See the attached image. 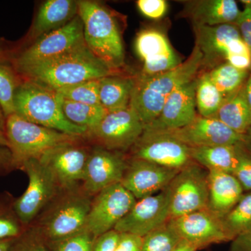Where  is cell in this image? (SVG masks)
Segmentation results:
<instances>
[{"mask_svg":"<svg viewBox=\"0 0 251 251\" xmlns=\"http://www.w3.org/2000/svg\"><path fill=\"white\" fill-rule=\"evenodd\" d=\"M208 171L195 161L180 170L169 184L171 219L206 209Z\"/></svg>","mask_w":251,"mask_h":251,"instance_id":"30bf717a","label":"cell"},{"mask_svg":"<svg viewBox=\"0 0 251 251\" xmlns=\"http://www.w3.org/2000/svg\"><path fill=\"white\" fill-rule=\"evenodd\" d=\"M164 133L175 137L188 148L247 143L246 135L236 133L217 119L201 115H197L191 123L183 128Z\"/></svg>","mask_w":251,"mask_h":251,"instance_id":"ffe728a7","label":"cell"},{"mask_svg":"<svg viewBox=\"0 0 251 251\" xmlns=\"http://www.w3.org/2000/svg\"><path fill=\"white\" fill-rule=\"evenodd\" d=\"M6 117L4 115L1 106H0V131L5 133V128H6Z\"/></svg>","mask_w":251,"mask_h":251,"instance_id":"c3c4849f","label":"cell"},{"mask_svg":"<svg viewBox=\"0 0 251 251\" xmlns=\"http://www.w3.org/2000/svg\"><path fill=\"white\" fill-rule=\"evenodd\" d=\"M16 70L26 80L54 90L118 74L97 58L85 41L57 57L18 68Z\"/></svg>","mask_w":251,"mask_h":251,"instance_id":"6da1fadb","label":"cell"},{"mask_svg":"<svg viewBox=\"0 0 251 251\" xmlns=\"http://www.w3.org/2000/svg\"><path fill=\"white\" fill-rule=\"evenodd\" d=\"M244 92L245 98L251 108V74L248 77L247 82L244 84Z\"/></svg>","mask_w":251,"mask_h":251,"instance_id":"f6af8a7d","label":"cell"},{"mask_svg":"<svg viewBox=\"0 0 251 251\" xmlns=\"http://www.w3.org/2000/svg\"><path fill=\"white\" fill-rule=\"evenodd\" d=\"M143 237L134 234L120 233L115 251H140Z\"/></svg>","mask_w":251,"mask_h":251,"instance_id":"b9f144b4","label":"cell"},{"mask_svg":"<svg viewBox=\"0 0 251 251\" xmlns=\"http://www.w3.org/2000/svg\"><path fill=\"white\" fill-rule=\"evenodd\" d=\"M144 131V125L130 105L106 115L93 129L87 131L95 145L112 151H127L133 148Z\"/></svg>","mask_w":251,"mask_h":251,"instance_id":"9c48e42d","label":"cell"},{"mask_svg":"<svg viewBox=\"0 0 251 251\" xmlns=\"http://www.w3.org/2000/svg\"><path fill=\"white\" fill-rule=\"evenodd\" d=\"M96 239L85 228L70 237L46 244L49 251H92Z\"/></svg>","mask_w":251,"mask_h":251,"instance_id":"d590c367","label":"cell"},{"mask_svg":"<svg viewBox=\"0 0 251 251\" xmlns=\"http://www.w3.org/2000/svg\"><path fill=\"white\" fill-rule=\"evenodd\" d=\"M62 108L69 121L87 128V131L95 128L108 112L101 105L77 103L63 98Z\"/></svg>","mask_w":251,"mask_h":251,"instance_id":"f1b7e54d","label":"cell"},{"mask_svg":"<svg viewBox=\"0 0 251 251\" xmlns=\"http://www.w3.org/2000/svg\"><path fill=\"white\" fill-rule=\"evenodd\" d=\"M136 201L121 183L109 186L92 198L85 228L96 238L112 230Z\"/></svg>","mask_w":251,"mask_h":251,"instance_id":"8fae6325","label":"cell"},{"mask_svg":"<svg viewBox=\"0 0 251 251\" xmlns=\"http://www.w3.org/2000/svg\"><path fill=\"white\" fill-rule=\"evenodd\" d=\"M83 25L80 16L59 29L41 36L15 59L16 69L57 57L83 43Z\"/></svg>","mask_w":251,"mask_h":251,"instance_id":"2e32d148","label":"cell"},{"mask_svg":"<svg viewBox=\"0 0 251 251\" xmlns=\"http://www.w3.org/2000/svg\"><path fill=\"white\" fill-rule=\"evenodd\" d=\"M220 219L230 241L251 228V192L244 193L234 207Z\"/></svg>","mask_w":251,"mask_h":251,"instance_id":"f546056e","label":"cell"},{"mask_svg":"<svg viewBox=\"0 0 251 251\" xmlns=\"http://www.w3.org/2000/svg\"><path fill=\"white\" fill-rule=\"evenodd\" d=\"M179 172L151 162L131 158L121 184L138 201L161 192L169 186Z\"/></svg>","mask_w":251,"mask_h":251,"instance_id":"d6986e66","label":"cell"},{"mask_svg":"<svg viewBox=\"0 0 251 251\" xmlns=\"http://www.w3.org/2000/svg\"><path fill=\"white\" fill-rule=\"evenodd\" d=\"M14 201L11 193H0V239H15L27 228L15 212Z\"/></svg>","mask_w":251,"mask_h":251,"instance_id":"1f68e13d","label":"cell"},{"mask_svg":"<svg viewBox=\"0 0 251 251\" xmlns=\"http://www.w3.org/2000/svg\"><path fill=\"white\" fill-rule=\"evenodd\" d=\"M225 99L211 82L206 72L198 77L196 103L199 115L213 117L224 103Z\"/></svg>","mask_w":251,"mask_h":251,"instance_id":"4dcf8cb0","label":"cell"},{"mask_svg":"<svg viewBox=\"0 0 251 251\" xmlns=\"http://www.w3.org/2000/svg\"><path fill=\"white\" fill-rule=\"evenodd\" d=\"M135 49L143 61L140 74L155 75L174 69L181 64L166 35L156 29H144L135 39Z\"/></svg>","mask_w":251,"mask_h":251,"instance_id":"44dd1931","label":"cell"},{"mask_svg":"<svg viewBox=\"0 0 251 251\" xmlns=\"http://www.w3.org/2000/svg\"><path fill=\"white\" fill-rule=\"evenodd\" d=\"M198 77L176 89L168 97L159 115L144 126L148 133H164L186 126L197 117L196 92Z\"/></svg>","mask_w":251,"mask_h":251,"instance_id":"e0dca14e","label":"cell"},{"mask_svg":"<svg viewBox=\"0 0 251 251\" xmlns=\"http://www.w3.org/2000/svg\"><path fill=\"white\" fill-rule=\"evenodd\" d=\"M232 175L239 181L244 191L251 192V152L247 143L241 145L239 160Z\"/></svg>","mask_w":251,"mask_h":251,"instance_id":"74e56055","label":"cell"},{"mask_svg":"<svg viewBox=\"0 0 251 251\" xmlns=\"http://www.w3.org/2000/svg\"><path fill=\"white\" fill-rule=\"evenodd\" d=\"M206 72L225 99L240 90L249 76V71L237 69L227 62Z\"/></svg>","mask_w":251,"mask_h":251,"instance_id":"83f0119b","label":"cell"},{"mask_svg":"<svg viewBox=\"0 0 251 251\" xmlns=\"http://www.w3.org/2000/svg\"><path fill=\"white\" fill-rule=\"evenodd\" d=\"M212 118L217 119L236 133L247 135L251 128V108L245 98L244 86L225 99Z\"/></svg>","mask_w":251,"mask_h":251,"instance_id":"4316f807","label":"cell"},{"mask_svg":"<svg viewBox=\"0 0 251 251\" xmlns=\"http://www.w3.org/2000/svg\"><path fill=\"white\" fill-rule=\"evenodd\" d=\"M8 251H49L46 241L32 227H27L15 238Z\"/></svg>","mask_w":251,"mask_h":251,"instance_id":"8d00e7d4","label":"cell"},{"mask_svg":"<svg viewBox=\"0 0 251 251\" xmlns=\"http://www.w3.org/2000/svg\"><path fill=\"white\" fill-rule=\"evenodd\" d=\"M131 158L180 170L193 162L187 145L167 133L143 134L131 148Z\"/></svg>","mask_w":251,"mask_h":251,"instance_id":"9a60e30c","label":"cell"},{"mask_svg":"<svg viewBox=\"0 0 251 251\" xmlns=\"http://www.w3.org/2000/svg\"><path fill=\"white\" fill-rule=\"evenodd\" d=\"M196 46L202 53V67L213 68L227 62L237 69L251 70V54L237 26L194 25Z\"/></svg>","mask_w":251,"mask_h":251,"instance_id":"8992f818","label":"cell"},{"mask_svg":"<svg viewBox=\"0 0 251 251\" xmlns=\"http://www.w3.org/2000/svg\"><path fill=\"white\" fill-rule=\"evenodd\" d=\"M137 6L145 17L152 20H159L168 11V3L165 0H138Z\"/></svg>","mask_w":251,"mask_h":251,"instance_id":"f35d334b","label":"cell"},{"mask_svg":"<svg viewBox=\"0 0 251 251\" xmlns=\"http://www.w3.org/2000/svg\"><path fill=\"white\" fill-rule=\"evenodd\" d=\"M206 209L221 219L230 211L244 195V189L232 174L208 171Z\"/></svg>","mask_w":251,"mask_h":251,"instance_id":"7402d4cb","label":"cell"},{"mask_svg":"<svg viewBox=\"0 0 251 251\" xmlns=\"http://www.w3.org/2000/svg\"><path fill=\"white\" fill-rule=\"evenodd\" d=\"M171 220V189L138 200L115 226L119 233L145 237Z\"/></svg>","mask_w":251,"mask_h":251,"instance_id":"7c38bea8","label":"cell"},{"mask_svg":"<svg viewBox=\"0 0 251 251\" xmlns=\"http://www.w3.org/2000/svg\"><path fill=\"white\" fill-rule=\"evenodd\" d=\"M78 14L77 1L48 0L41 5L30 30V38L37 40L66 25Z\"/></svg>","mask_w":251,"mask_h":251,"instance_id":"603a6c76","label":"cell"},{"mask_svg":"<svg viewBox=\"0 0 251 251\" xmlns=\"http://www.w3.org/2000/svg\"><path fill=\"white\" fill-rule=\"evenodd\" d=\"M20 170L27 174L29 183L25 191L15 198V212L25 227H29L60 190L52 173L39 159L28 160Z\"/></svg>","mask_w":251,"mask_h":251,"instance_id":"ba28073f","label":"cell"},{"mask_svg":"<svg viewBox=\"0 0 251 251\" xmlns=\"http://www.w3.org/2000/svg\"><path fill=\"white\" fill-rule=\"evenodd\" d=\"M229 251H251V228L234 238Z\"/></svg>","mask_w":251,"mask_h":251,"instance_id":"ee69618b","label":"cell"},{"mask_svg":"<svg viewBox=\"0 0 251 251\" xmlns=\"http://www.w3.org/2000/svg\"><path fill=\"white\" fill-rule=\"evenodd\" d=\"M242 145L189 148L190 154L193 161L207 171L232 174L237 165Z\"/></svg>","mask_w":251,"mask_h":251,"instance_id":"d4e9b609","label":"cell"},{"mask_svg":"<svg viewBox=\"0 0 251 251\" xmlns=\"http://www.w3.org/2000/svg\"><path fill=\"white\" fill-rule=\"evenodd\" d=\"M128 163L123 152L94 145L89 152L81 187L94 197L109 186L121 183Z\"/></svg>","mask_w":251,"mask_h":251,"instance_id":"5bb4252c","label":"cell"},{"mask_svg":"<svg viewBox=\"0 0 251 251\" xmlns=\"http://www.w3.org/2000/svg\"><path fill=\"white\" fill-rule=\"evenodd\" d=\"M182 239L168 221L143 237L140 251H173Z\"/></svg>","mask_w":251,"mask_h":251,"instance_id":"d6a6232c","label":"cell"},{"mask_svg":"<svg viewBox=\"0 0 251 251\" xmlns=\"http://www.w3.org/2000/svg\"><path fill=\"white\" fill-rule=\"evenodd\" d=\"M169 222L180 238L196 250L230 241L221 219L206 209L171 219Z\"/></svg>","mask_w":251,"mask_h":251,"instance_id":"ac0fdd59","label":"cell"},{"mask_svg":"<svg viewBox=\"0 0 251 251\" xmlns=\"http://www.w3.org/2000/svg\"><path fill=\"white\" fill-rule=\"evenodd\" d=\"M62 100V97L55 90L26 80L16 89L15 114L31 123L84 138L87 128L67 120L63 112Z\"/></svg>","mask_w":251,"mask_h":251,"instance_id":"277c9868","label":"cell"},{"mask_svg":"<svg viewBox=\"0 0 251 251\" xmlns=\"http://www.w3.org/2000/svg\"><path fill=\"white\" fill-rule=\"evenodd\" d=\"M90 150L79 140L50 149L37 158L50 171L60 191L80 186Z\"/></svg>","mask_w":251,"mask_h":251,"instance_id":"4fadbf2b","label":"cell"},{"mask_svg":"<svg viewBox=\"0 0 251 251\" xmlns=\"http://www.w3.org/2000/svg\"><path fill=\"white\" fill-rule=\"evenodd\" d=\"M247 136V145L249 148L251 149V128L246 135Z\"/></svg>","mask_w":251,"mask_h":251,"instance_id":"f907efd6","label":"cell"},{"mask_svg":"<svg viewBox=\"0 0 251 251\" xmlns=\"http://www.w3.org/2000/svg\"><path fill=\"white\" fill-rule=\"evenodd\" d=\"M92 198L81 185L60 191L29 227L46 243L78 233L85 229Z\"/></svg>","mask_w":251,"mask_h":251,"instance_id":"3957f363","label":"cell"},{"mask_svg":"<svg viewBox=\"0 0 251 251\" xmlns=\"http://www.w3.org/2000/svg\"><path fill=\"white\" fill-rule=\"evenodd\" d=\"M5 134L16 170L28 160L40 158L50 149L83 138L31 123L15 113L6 118Z\"/></svg>","mask_w":251,"mask_h":251,"instance_id":"52a82bcc","label":"cell"},{"mask_svg":"<svg viewBox=\"0 0 251 251\" xmlns=\"http://www.w3.org/2000/svg\"><path fill=\"white\" fill-rule=\"evenodd\" d=\"M16 170L13 161L12 153L9 148L0 146V176Z\"/></svg>","mask_w":251,"mask_h":251,"instance_id":"7bdbcfd3","label":"cell"},{"mask_svg":"<svg viewBox=\"0 0 251 251\" xmlns=\"http://www.w3.org/2000/svg\"><path fill=\"white\" fill-rule=\"evenodd\" d=\"M235 25L251 54V3L246 5L244 9L241 11Z\"/></svg>","mask_w":251,"mask_h":251,"instance_id":"ab89813d","label":"cell"},{"mask_svg":"<svg viewBox=\"0 0 251 251\" xmlns=\"http://www.w3.org/2000/svg\"><path fill=\"white\" fill-rule=\"evenodd\" d=\"M99 81L100 103L107 112L129 106L135 77L115 74L102 77Z\"/></svg>","mask_w":251,"mask_h":251,"instance_id":"484cf974","label":"cell"},{"mask_svg":"<svg viewBox=\"0 0 251 251\" xmlns=\"http://www.w3.org/2000/svg\"><path fill=\"white\" fill-rule=\"evenodd\" d=\"M14 239H0V251H8Z\"/></svg>","mask_w":251,"mask_h":251,"instance_id":"7dc6e473","label":"cell"},{"mask_svg":"<svg viewBox=\"0 0 251 251\" xmlns=\"http://www.w3.org/2000/svg\"><path fill=\"white\" fill-rule=\"evenodd\" d=\"M196 249H194L192 246L188 244V243L184 242V241H181L179 243V245L177 246L174 250L173 251H196Z\"/></svg>","mask_w":251,"mask_h":251,"instance_id":"bcb514c9","label":"cell"},{"mask_svg":"<svg viewBox=\"0 0 251 251\" xmlns=\"http://www.w3.org/2000/svg\"><path fill=\"white\" fill-rule=\"evenodd\" d=\"M20 84L12 68L0 62V106L6 119L15 113V93Z\"/></svg>","mask_w":251,"mask_h":251,"instance_id":"e575fe53","label":"cell"},{"mask_svg":"<svg viewBox=\"0 0 251 251\" xmlns=\"http://www.w3.org/2000/svg\"><path fill=\"white\" fill-rule=\"evenodd\" d=\"M120 234L115 229H112L97 237L92 251H115Z\"/></svg>","mask_w":251,"mask_h":251,"instance_id":"60d3db41","label":"cell"},{"mask_svg":"<svg viewBox=\"0 0 251 251\" xmlns=\"http://www.w3.org/2000/svg\"><path fill=\"white\" fill-rule=\"evenodd\" d=\"M0 146L6 147V148H9V141H8L6 134L1 131H0Z\"/></svg>","mask_w":251,"mask_h":251,"instance_id":"681fc988","label":"cell"},{"mask_svg":"<svg viewBox=\"0 0 251 251\" xmlns=\"http://www.w3.org/2000/svg\"><path fill=\"white\" fill-rule=\"evenodd\" d=\"M186 14L194 25L216 26L235 25L241 11L234 0H201L189 1Z\"/></svg>","mask_w":251,"mask_h":251,"instance_id":"cb8c5ba5","label":"cell"},{"mask_svg":"<svg viewBox=\"0 0 251 251\" xmlns=\"http://www.w3.org/2000/svg\"><path fill=\"white\" fill-rule=\"evenodd\" d=\"M202 59V52L195 46L190 57L175 69L151 75L140 74L135 77L130 105L144 126L159 115L167 99L176 89L197 77Z\"/></svg>","mask_w":251,"mask_h":251,"instance_id":"7a4b0ae2","label":"cell"},{"mask_svg":"<svg viewBox=\"0 0 251 251\" xmlns=\"http://www.w3.org/2000/svg\"><path fill=\"white\" fill-rule=\"evenodd\" d=\"M83 25L84 40L88 49L113 72L125 65V54L116 21L106 8L95 1H77Z\"/></svg>","mask_w":251,"mask_h":251,"instance_id":"5b68a950","label":"cell"},{"mask_svg":"<svg viewBox=\"0 0 251 251\" xmlns=\"http://www.w3.org/2000/svg\"><path fill=\"white\" fill-rule=\"evenodd\" d=\"M99 80H86L55 91L67 100L89 105H100Z\"/></svg>","mask_w":251,"mask_h":251,"instance_id":"836d02e7","label":"cell"}]
</instances>
